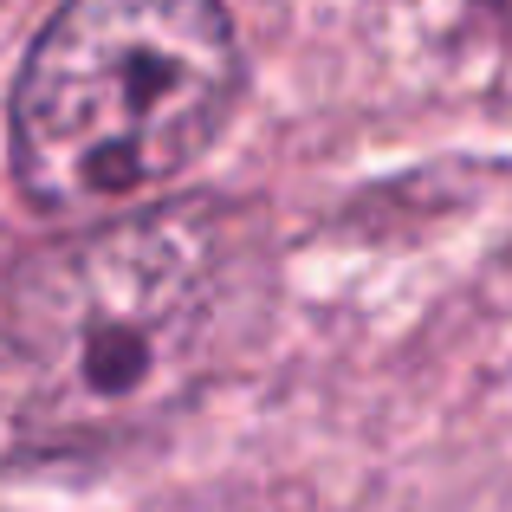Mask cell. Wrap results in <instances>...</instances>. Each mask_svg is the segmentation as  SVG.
<instances>
[{
	"instance_id": "obj_1",
	"label": "cell",
	"mask_w": 512,
	"mask_h": 512,
	"mask_svg": "<svg viewBox=\"0 0 512 512\" xmlns=\"http://www.w3.org/2000/svg\"><path fill=\"white\" fill-rule=\"evenodd\" d=\"M266 247L240 201L111 214L0 292V428L85 454L150 435L260 331Z\"/></svg>"
},
{
	"instance_id": "obj_3",
	"label": "cell",
	"mask_w": 512,
	"mask_h": 512,
	"mask_svg": "<svg viewBox=\"0 0 512 512\" xmlns=\"http://www.w3.org/2000/svg\"><path fill=\"white\" fill-rule=\"evenodd\" d=\"M493 7H506V13H512V0H493Z\"/></svg>"
},
{
	"instance_id": "obj_2",
	"label": "cell",
	"mask_w": 512,
	"mask_h": 512,
	"mask_svg": "<svg viewBox=\"0 0 512 512\" xmlns=\"http://www.w3.org/2000/svg\"><path fill=\"white\" fill-rule=\"evenodd\" d=\"M240 98L221 0H65L13 78V175L52 221L169 188Z\"/></svg>"
}]
</instances>
